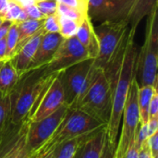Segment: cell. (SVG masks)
<instances>
[{
  "instance_id": "cell-1",
  "label": "cell",
  "mask_w": 158,
  "mask_h": 158,
  "mask_svg": "<svg viewBox=\"0 0 158 158\" xmlns=\"http://www.w3.org/2000/svg\"><path fill=\"white\" fill-rule=\"evenodd\" d=\"M135 32L136 25L130 27L110 62L104 69L113 90L111 114L106 125V130L107 141L114 149L118 144L127 95L136 73L139 51L134 45Z\"/></svg>"
},
{
  "instance_id": "cell-2",
  "label": "cell",
  "mask_w": 158,
  "mask_h": 158,
  "mask_svg": "<svg viewBox=\"0 0 158 158\" xmlns=\"http://www.w3.org/2000/svg\"><path fill=\"white\" fill-rule=\"evenodd\" d=\"M58 74L47 73L45 65L23 73L9 94V122L18 124L26 119L43 91Z\"/></svg>"
},
{
  "instance_id": "cell-3",
  "label": "cell",
  "mask_w": 158,
  "mask_h": 158,
  "mask_svg": "<svg viewBox=\"0 0 158 158\" xmlns=\"http://www.w3.org/2000/svg\"><path fill=\"white\" fill-rule=\"evenodd\" d=\"M105 126L106 124L79 108H69L65 118L51 137L31 154V158L44 157L63 143L72 139L91 134Z\"/></svg>"
},
{
  "instance_id": "cell-4",
  "label": "cell",
  "mask_w": 158,
  "mask_h": 158,
  "mask_svg": "<svg viewBox=\"0 0 158 158\" xmlns=\"http://www.w3.org/2000/svg\"><path fill=\"white\" fill-rule=\"evenodd\" d=\"M158 67V12L157 4L151 11L146 24L145 41L138 53L135 81L138 86L157 87Z\"/></svg>"
},
{
  "instance_id": "cell-5",
  "label": "cell",
  "mask_w": 158,
  "mask_h": 158,
  "mask_svg": "<svg viewBox=\"0 0 158 158\" xmlns=\"http://www.w3.org/2000/svg\"><path fill=\"white\" fill-rule=\"evenodd\" d=\"M112 97V86L104 69L96 67L89 89L74 108L82 110L94 118L106 125L111 114Z\"/></svg>"
},
{
  "instance_id": "cell-6",
  "label": "cell",
  "mask_w": 158,
  "mask_h": 158,
  "mask_svg": "<svg viewBox=\"0 0 158 158\" xmlns=\"http://www.w3.org/2000/svg\"><path fill=\"white\" fill-rule=\"evenodd\" d=\"M95 69V59L88 58L58 73L69 108L76 107L82 99L93 81Z\"/></svg>"
},
{
  "instance_id": "cell-7",
  "label": "cell",
  "mask_w": 158,
  "mask_h": 158,
  "mask_svg": "<svg viewBox=\"0 0 158 158\" xmlns=\"http://www.w3.org/2000/svg\"><path fill=\"white\" fill-rule=\"evenodd\" d=\"M129 29L130 20L126 19H106L98 27H94L99 44L96 67L104 69L108 65Z\"/></svg>"
},
{
  "instance_id": "cell-8",
  "label": "cell",
  "mask_w": 158,
  "mask_h": 158,
  "mask_svg": "<svg viewBox=\"0 0 158 158\" xmlns=\"http://www.w3.org/2000/svg\"><path fill=\"white\" fill-rule=\"evenodd\" d=\"M139 86L135 78L133 79L124 106L122 114V126L120 136L115 149L114 158H123L129 147L134 142L136 131L140 125V113L138 106Z\"/></svg>"
},
{
  "instance_id": "cell-9",
  "label": "cell",
  "mask_w": 158,
  "mask_h": 158,
  "mask_svg": "<svg viewBox=\"0 0 158 158\" xmlns=\"http://www.w3.org/2000/svg\"><path fill=\"white\" fill-rule=\"evenodd\" d=\"M28 119L8 123L0 135V158H31L27 145Z\"/></svg>"
},
{
  "instance_id": "cell-10",
  "label": "cell",
  "mask_w": 158,
  "mask_h": 158,
  "mask_svg": "<svg viewBox=\"0 0 158 158\" xmlns=\"http://www.w3.org/2000/svg\"><path fill=\"white\" fill-rule=\"evenodd\" d=\"M90 58L87 50L76 36L63 39L52 59L45 65L47 73L60 72L77 63Z\"/></svg>"
},
{
  "instance_id": "cell-11",
  "label": "cell",
  "mask_w": 158,
  "mask_h": 158,
  "mask_svg": "<svg viewBox=\"0 0 158 158\" xmlns=\"http://www.w3.org/2000/svg\"><path fill=\"white\" fill-rule=\"evenodd\" d=\"M68 110L69 106L65 104L53 114L39 121L31 122L28 120L29 124L27 131V145L31 156L51 137V135L65 118Z\"/></svg>"
},
{
  "instance_id": "cell-12",
  "label": "cell",
  "mask_w": 158,
  "mask_h": 158,
  "mask_svg": "<svg viewBox=\"0 0 158 158\" xmlns=\"http://www.w3.org/2000/svg\"><path fill=\"white\" fill-rule=\"evenodd\" d=\"M63 105H65L64 91L57 74L43 91L32 106L27 119L31 122L39 121L53 114Z\"/></svg>"
},
{
  "instance_id": "cell-13",
  "label": "cell",
  "mask_w": 158,
  "mask_h": 158,
  "mask_svg": "<svg viewBox=\"0 0 158 158\" xmlns=\"http://www.w3.org/2000/svg\"><path fill=\"white\" fill-rule=\"evenodd\" d=\"M137 0H88V15L91 19H120V14L139 10Z\"/></svg>"
},
{
  "instance_id": "cell-14",
  "label": "cell",
  "mask_w": 158,
  "mask_h": 158,
  "mask_svg": "<svg viewBox=\"0 0 158 158\" xmlns=\"http://www.w3.org/2000/svg\"><path fill=\"white\" fill-rule=\"evenodd\" d=\"M63 39L64 38L60 35L59 32L45 33L43 36L41 43L37 48V51L31 61L28 70L38 69L46 65L54 56Z\"/></svg>"
},
{
  "instance_id": "cell-15",
  "label": "cell",
  "mask_w": 158,
  "mask_h": 158,
  "mask_svg": "<svg viewBox=\"0 0 158 158\" xmlns=\"http://www.w3.org/2000/svg\"><path fill=\"white\" fill-rule=\"evenodd\" d=\"M45 33L46 32L44 31V29L41 28L21 46L18 53L10 59L19 76H21L28 70L31 61L37 51L43 36Z\"/></svg>"
},
{
  "instance_id": "cell-16",
  "label": "cell",
  "mask_w": 158,
  "mask_h": 158,
  "mask_svg": "<svg viewBox=\"0 0 158 158\" xmlns=\"http://www.w3.org/2000/svg\"><path fill=\"white\" fill-rule=\"evenodd\" d=\"M107 140L106 126L92 133L77 151L76 158H101Z\"/></svg>"
},
{
  "instance_id": "cell-17",
  "label": "cell",
  "mask_w": 158,
  "mask_h": 158,
  "mask_svg": "<svg viewBox=\"0 0 158 158\" xmlns=\"http://www.w3.org/2000/svg\"><path fill=\"white\" fill-rule=\"evenodd\" d=\"M81 44L87 50L90 58L96 59L99 53V44L92 19L89 15L81 23L75 35Z\"/></svg>"
},
{
  "instance_id": "cell-18",
  "label": "cell",
  "mask_w": 158,
  "mask_h": 158,
  "mask_svg": "<svg viewBox=\"0 0 158 158\" xmlns=\"http://www.w3.org/2000/svg\"><path fill=\"white\" fill-rule=\"evenodd\" d=\"M19 78L20 76L14 68L11 60H5L0 68V92L9 95Z\"/></svg>"
},
{
  "instance_id": "cell-19",
  "label": "cell",
  "mask_w": 158,
  "mask_h": 158,
  "mask_svg": "<svg viewBox=\"0 0 158 158\" xmlns=\"http://www.w3.org/2000/svg\"><path fill=\"white\" fill-rule=\"evenodd\" d=\"M157 87L152 85L141 86L138 91V106L140 113V123L146 124L149 119V106Z\"/></svg>"
},
{
  "instance_id": "cell-20",
  "label": "cell",
  "mask_w": 158,
  "mask_h": 158,
  "mask_svg": "<svg viewBox=\"0 0 158 158\" xmlns=\"http://www.w3.org/2000/svg\"><path fill=\"white\" fill-rule=\"evenodd\" d=\"M44 20L37 19H27L23 22L18 23V32H19V42L17 47V53L21 48V46L41 28H43Z\"/></svg>"
},
{
  "instance_id": "cell-21",
  "label": "cell",
  "mask_w": 158,
  "mask_h": 158,
  "mask_svg": "<svg viewBox=\"0 0 158 158\" xmlns=\"http://www.w3.org/2000/svg\"><path fill=\"white\" fill-rule=\"evenodd\" d=\"M103 128V127H102ZM94 133V132H93ZM92 134V133H91ZM84 135V136H81L75 139H72L65 143H63L62 145H60L58 147L57 153H56V158H73L75 156L77 151L79 150V148L82 145V143L86 141V139L91 135Z\"/></svg>"
},
{
  "instance_id": "cell-22",
  "label": "cell",
  "mask_w": 158,
  "mask_h": 158,
  "mask_svg": "<svg viewBox=\"0 0 158 158\" xmlns=\"http://www.w3.org/2000/svg\"><path fill=\"white\" fill-rule=\"evenodd\" d=\"M19 42V32H18V23L13 22L8 29V31L6 36V59H11L17 54V47Z\"/></svg>"
},
{
  "instance_id": "cell-23",
  "label": "cell",
  "mask_w": 158,
  "mask_h": 158,
  "mask_svg": "<svg viewBox=\"0 0 158 158\" xmlns=\"http://www.w3.org/2000/svg\"><path fill=\"white\" fill-rule=\"evenodd\" d=\"M10 115V98L9 95L0 92V135L9 123Z\"/></svg>"
},
{
  "instance_id": "cell-24",
  "label": "cell",
  "mask_w": 158,
  "mask_h": 158,
  "mask_svg": "<svg viewBox=\"0 0 158 158\" xmlns=\"http://www.w3.org/2000/svg\"><path fill=\"white\" fill-rule=\"evenodd\" d=\"M59 24H60L59 33L64 39L75 36L77 33V31L81 25L80 22H78L74 19H70L62 17V16H59Z\"/></svg>"
},
{
  "instance_id": "cell-25",
  "label": "cell",
  "mask_w": 158,
  "mask_h": 158,
  "mask_svg": "<svg viewBox=\"0 0 158 158\" xmlns=\"http://www.w3.org/2000/svg\"><path fill=\"white\" fill-rule=\"evenodd\" d=\"M57 13L59 16H62V17H65V18H68L70 19H74L80 23H81L84 20V19L88 16V15L82 14L81 11H79L76 8L70 7V6H66L59 2L57 5Z\"/></svg>"
},
{
  "instance_id": "cell-26",
  "label": "cell",
  "mask_w": 158,
  "mask_h": 158,
  "mask_svg": "<svg viewBox=\"0 0 158 158\" xmlns=\"http://www.w3.org/2000/svg\"><path fill=\"white\" fill-rule=\"evenodd\" d=\"M35 5L45 17L55 15L57 13V0H41L38 1Z\"/></svg>"
},
{
  "instance_id": "cell-27",
  "label": "cell",
  "mask_w": 158,
  "mask_h": 158,
  "mask_svg": "<svg viewBox=\"0 0 158 158\" xmlns=\"http://www.w3.org/2000/svg\"><path fill=\"white\" fill-rule=\"evenodd\" d=\"M43 29L46 33L47 32H59L60 24H59L58 13L46 17L44 20Z\"/></svg>"
},
{
  "instance_id": "cell-28",
  "label": "cell",
  "mask_w": 158,
  "mask_h": 158,
  "mask_svg": "<svg viewBox=\"0 0 158 158\" xmlns=\"http://www.w3.org/2000/svg\"><path fill=\"white\" fill-rule=\"evenodd\" d=\"M22 9H23V7L20 5H19L18 3H16L14 1L8 0V6H7V10H6L4 19L15 22L18 19Z\"/></svg>"
},
{
  "instance_id": "cell-29",
  "label": "cell",
  "mask_w": 158,
  "mask_h": 158,
  "mask_svg": "<svg viewBox=\"0 0 158 158\" xmlns=\"http://www.w3.org/2000/svg\"><path fill=\"white\" fill-rule=\"evenodd\" d=\"M70 7L76 8L84 15H88V0H57Z\"/></svg>"
},
{
  "instance_id": "cell-30",
  "label": "cell",
  "mask_w": 158,
  "mask_h": 158,
  "mask_svg": "<svg viewBox=\"0 0 158 158\" xmlns=\"http://www.w3.org/2000/svg\"><path fill=\"white\" fill-rule=\"evenodd\" d=\"M24 9L27 12V15H28L29 19H31L42 20V19H44L46 18L44 15H43V13L39 10V8L36 6L35 4L26 6V7H24Z\"/></svg>"
},
{
  "instance_id": "cell-31",
  "label": "cell",
  "mask_w": 158,
  "mask_h": 158,
  "mask_svg": "<svg viewBox=\"0 0 158 158\" xmlns=\"http://www.w3.org/2000/svg\"><path fill=\"white\" fill-rule=\"evenodd\" d=\"M146 143L151 152L152 157H158V132H156L152 136L148 137Z\"/></svg>"
},
{
  "instance_id": "cell-32",
  "label": "cell",
  "mask_w": 158,
  "mask_h": 158,
  "mask_svg": "<svg viewBox=\"0 0 158 158\" xmlns=\"http://www.w3.org/2000/svg\"><path fill=\"white\" fill-rule=\"evenodd\" d=\"M149 118H158V93L155 92L149 106Z\"/></svg>"
},
{
  "instance_id": "cell-33",
  "label": "cell",
  "mask_w": 158,
  "mask_h": 158,
  "mask_svg": "<svg viewBox=\"0 0 158 158\" xmlns=\"http://www.w3.org/2000/svg\"><path fill=\"white\" fill-rule=\"evenodd\" d=\"M148 137L152 136L158 131V118H149L147 122Z\"/></svg>"
},
{
  "instance_id": "cell-34",
  "label": "cell",
  "mask_w": 158,
  "mask_h": 158,
  "mask_svg": "<svg viewBox=\"0 0 158 158\" xmlns=\"http://www.w3.org/2000/svg\"><path fill=\"white\" fill-rule=\"evenodd\" d=\"M114 153H115V149L109 144L108 141L106 140L104 149H103L101 158H114Z\"/></svg>"
},
{
  "instance_id": "cell-35",
  "label": "cell",
  "mask_w": 158,
  "mask_h": 158,
  "mask_svg": "<svg viewBox=\"0 0 158 158\" xmlns=\"http://www.w3.org/2000/svg\"><path fill=\"white\" fill-rule=\"evenodd\" d=\"M138 153H139V149L137 148V146L133 142L131 145L129 147V149L127 150L123 158H138Z\"/></svg>"
},
{
  "instance_id": "cell-36",
  "label": "cell",
  "mask_w": 158,
  "mask_h": 158,
  "mask_svg": "<svg viewBox=\"0 0 158 158\" xmlns=\"http://www.w3.org/2000/svg\"><path fill=\"white\" fill-rule=\"evenodd\" d=\"M12 23H13V22L10 21V20H4L3 23L0 25V40L6 38V33H7V31H8V29H9V27L11 26Z\"/></svg>"
},
{
  "instance_id": "cell-37",
  "label": "cell",
  "mask_w": 158,
  "mask_h": 158,
  "mask_svg": "<svg viewBox=\"0 0 158 158\" xmlns=\"http://www.w3.org/2000/svg\"><path fill=\"white\" fill-rule=\"evenodd\" d=\"M138 158H153L146 143H143V146L140 148L139 153H138Z\"/></svg>"
},
{
  "instance_id": "cell-38",
  "label": "cell",
  "mask_w": 158,
  "mask_h": 158,
  "mask_svg": "<svg viewBox=\"0 0 158 158\" xmlns=\"http://www.w3.org/2000/svg\"><path fill=\"white\" fill-rule=\"evenodd\" d=\"M6 55V38L0 40V62L5 61Z\"/></svg>"
},
{
  "instance_id": "cell-39",
  "label": "cell",
  "mask_w": 158,
  "mask_h": 158,
  "mask_svg": "<svg viewBox=\"0 0 158 158\" xmlns=\"http://www.w3.org/2000/svg\"><path fill=\"white\" fill-rule=\"evenodd\" d=\"M8 0H0V18L4 19L7 10Z\"/></svg>"
},
{
  "instance_id": "cell-40",
  "label": "cell",
  "mask_w": 158,
  "mask_h": 158,
  "mask_svg": "<svg viewBox=\"0 0 158 158\" xmlns=\"http://www.w3.org/2000/svg\"><path fill=\"white\" fill-rule=\"evenodd\" d=\"M11 1H14V2L18 3L19 5H20L24 8V7H26L28 6L36 4L38 1H41V0H11Z\"/></svg>"
},
{
  "instance_id": "cell-41",
  "label": "cell",
  "mask_w": 158,
  "mask_h": 158,
  "mask_svg": "<svg viewBox=\"0 0 158 158\" xmlns=\"http://www.w3.org/2000/svg\"><path fill=\"white\" fill-rule=\"evenodd\" d=\"M27 19H29V17H28V15H27V12H26V11H25V9L23 8V9H22V11L20 12V14H19V16L18 19H17L15 22H17V23H20V22H23V21H25V20H27Z\"/></svg>"
},
{
  "instance_id": "cell-42",
  "label": "cell",
  "mask_w": 158,
  "mask_h": 158,
  "mask_svg": "<svg viewBox=\"0 0 158 158\" xmlns=\"http://www.w3.org/2000/svg\"><path fill=\"white\" fill-rule=\"evenodd\" d=\"M57 150H58V147H57V148H56L55 150H53V151L49 152L46 156H44V157H42V158H56V153H57Z\"/></svg>"
},
{
  "instance_id": "cell-43",
  "label": "cell",
  "mask_w": 158,
  "mask_h": 158,
  "mask_svg": "<svg viewBox=\"0 0 158 158\" xmlns=\"http://www.w3.org/2000/svg\"><path fill=\"white\" fill-rule=\"evenodd\" d=\"M4 20H5L4 19H2V18H0V25H1L2 23H3V21H4Z\"/></svg>"
},
{
  "instance_id": "cell-44",
  "label": "cell",
  "mask_w": 158,
  "mask_h": 158,
  "mask_svg": "<svg viewBox=\"0 0 158 158\" xmlns=\"http://www.w3.org/2000/svg\"><path fill=\"white\" fill-rule=\"evenodd\" d=\"M3 62H4V61H1V62H0V68H1V66H2V64H3Z\"/></svg>"
},
{
  "instance_id": "cell-45",
  "label": "cell",
  "mask_w": 158,
  "mask_h": 158,
  "mask_svg": "<svg viewBox=\"0 0 158 158\" xmlns=\"http://www.w3.org/2000/svg\"><path fill=\"white\" fill-rule=\"evenodd\" d=\"M73 158H76V157H75V156H74V157H73Z\"/></svg>"
},
{
  "instance_id": "cell-46",
  "label": "cell",
  "mask_w": 158,
  "mask_h": 158,
  "mask_svg": "<svg viewBox=\"0 0 158 158\" xmlns=\"http://www.w3.org/2000/svg\"><path fill=\"white\" fill-rule=\"evenodd\" d=\"M156 158H158V157H156Z\"/></svg>"
}]
</instances>
